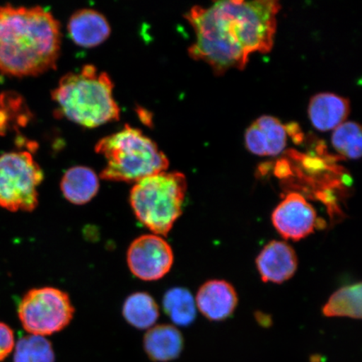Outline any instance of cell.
<instances>
[{
  "label": "cell",
  "instance_id": "6da1fadb",
  "mask_svg": "<svg viewBox=\"0 0 362 362\" xmlns=\"http://www.w3.org/2000/svg\"><path fill=\"white\" fill-rule=\"evenodd\" d=\"M280 8L274 0H223L208 8L194 6L185 15L197 36L189 57L207 63L216 74L243 70L251 54L273 48Z\"/></svg>",
  "mask_w": 362,
  "mask_h": 362
},
{
  "label": "cell",
  "instance_id": "7c38bea8",
  "mask_svg": "<svg viewBox=\"0 0 362 362\" xmlns=\"http://www.w3.org/2000/svg\"><path fill=\"white\" fill-rule=\"evenodd\" d=\"M238 294L232 284L223 280H211L198 291L196 305L207 319L223 320L233 313L238 305Z\"/></svg>",
  "mask_w": 362,
  "mask_h": 362
},
{
  "label": "cell",
  "instance_id": "5bb4252c",
  "mask_svg": "<svg viewBox=\"0 0 362 362\" xmlns=\"http://www.w3.org/2000/svg\"><path fill=\"white\" fill-rule=\"evenodd\" d=\"M347 98L334 93H320L310 99L309 117L312 125L321 132L334 130L345 123L350 113Z\"/></svg>",
  "mask_w": 362,
  "mask_h": 362
},
{
  "label": "cell",
  "instance_id": "9c48e42d",
  "mask_svg": "<svg viewBox=\"0 0 362 362\" xmlns=\"http://www.w3.org/2000/svg\"><path fill=\"white\" fill-rule=\"evenodd\" d=\"M272 221L284 238L298 241L313 233L316 212L304 197L291 193L276 207Z\"/></svg>",
  "mask_w": 362,
  "mask_h": 362
},
{
  "label": "cell",
  "instance_id": "7402d4cb",
  "mask_svg": "<svg viewBox=\"0 0 362 362\" xmlns=\"http://www.w3.org/2000/svg\"><path fill=\"white\" fill-rule=\"evenodd\" d=\"M23 107V101L19 95L6 93L0 96V134H4L11 127L15 113Z\"/></svg>",
  "mask_w": 362,
  "mask_h": 362
},
{
  "label": "cell",
  "instance_id": "52a82bcc",
  "mask_svg": "<svg viewBox=\"0 0 362 362\" xmlns=\"http://www.w3.org/2000/svg\"><path fill=\"white\" fill-rule=\"evenodd\" d=\"M74 311L66 292L43 287L31 289L23 297L18 315L27 332L45 337L65 329L74 318Z\"/></svg>",
  "mask_w": 362,
  "mask_h": 362
},
{
  "label": "cell",
  "instance_id": "d6986e66",
  "mask_svg": "<svg viewBox=\"0 0 362 362\" xmlns=\"http://www.w3.org/2000/svg\"><path fill=\"white\" fill-rule=\"evenodd\" d=\"M163 306L167 315L180 327H187L197 316V305L187 289L175 288L165 293Z\"/></svg>",
  "mask_w": 362,
  "mask_h": 362
},
{
  "label": "cell",
  "instance_id": "ba28073f",
  "mask_svg": "<svg viewBox=\"0 0 362 362\" xmlns=\"http://www.w3.org/2000/svg\"><path fill=\"white\" fill-rule=\"evenodd\" d=\"M127 261L135 277L144 281H156L169 273L173 265L174 253L162 237L144 235L131 243Z\"/></svg>",
  "mask_w": 362,
  "mask_h": 362
},
{
  "label": "cell",
  "instance_id": "7a4b0ae2",
  "mask_svg": "<svg viewBox=\"0 0 362 362\" xmlns=\"http://www.w3.org/2000/svg\"><path fill=\"white\" fill-rule=\"evenodd\" d=\"M60 23L40 6H0V71L18 78L56 68L60 57Z\"/></svg>",
  "mask_w": 362,
  "mask_h": 362
},
{
  "label": "cell",
  "instance_id": "603a6c76",
  "mask_svg": "<svg viewBox=\"0 0 362 362\" xmlns=\"http://www.w3.org/2000/svg\"><path fill=\"white\" fill-rule=\"evenodd\" d=\"M15 334L6 324L0 322V361L11 354L15 348Z\"/></svg>",
  "mask_w": 362,
  "mask_h": 362
},
{
  "label": "cell",
  "instance_id": "4fadbf2b",
  "mask_svg": "<svg viewBox=\"0 0 362 362\" xmlns=\"http://www.w3.org/2000/svg\"><path fill=\"white\" fill-rule=\"evenodd\" d=\"M68 33L79 47H98L110 37L111 27L106 17L92 8H81L74 13L67 25Z\"/></svg>",
  "mask_w": 362,
  "mask_h": 362
},
{
  "label": "cell",
  "instance_id": "30bf717a",
  "mask_svg": "<svg viewBox=\"0 0 362 362\" xmlns=\"http://www.w3.org/2000/svg\"><path fill=\"white\" fill-rule=\"evenodd\" d=\"M287 128L274 117L261 116L248 127L245 144L249 151L259 156H275L287 144Z\"/></svg>",
  "mask_w": 362,
  "mask_h": 362
},
{
  "label": "cell",
  "instance_id": "ac0fdd59",
  "mask_svg": "<svg viewBox=\"0 0 362 362\" xmlns=\"http://www.w3.org/2000/svg\"><path fill=\"white\" fill-rule=\"evenodd\" d=\"M327 317L361 318V284H353L339 289L323 308Z\"/></svg>",
  "mask_w": 362,
  "mask_h": 362
},
{
  "label": "cell",
  "instance_id": "44dd1931",
  "mask_svg": "<svg viewBox=\"0 0 362 362\" xmlns=\"http://www.w3.org/2000/svg\"><path fill=\"white\" fill-rule=\"evenodd\" d=\"M15 348L13 362H55L52 344L44 337L30 334L21 338Z\"/></svg>",
  "mask_w": 362,
  "mask_h": 362
},
{
  "label": "cell",
  "instance_id": "277c9868",
  "mask_svg": "<svg viewBox=\"0 0 362 362\" xmlns=\"http://www.w3.org/2000/svg\"><path fill=\"white\" fill-rule=\"evenodd\" d=\"M95 151L106 158L101 178L134 182L166 171L168 158L141 130L128 124L119 132L106 136L95 146Z\"/></svg>",
  "mask_w": 362,
  "mask_h": 362
},
{
  "label": "cell",
  "instance_id": "2e32d148",
  "mask_svg": "<svg viewBox=\"0 0 362 362\" xmlns=\"http://www.w3.org/2000/svg\"><path fill=\"white\" fill-rule=\"evenodd\" d=\"M61 189L68 202L75 205H84L98 194L99 180L96 173L88 167H71L63 175Z\"/></svg>",
  "mask_w": 362,
  "mask_h": 362
},
{
  "label": "cell",
  "instance_id": "ffe728a7",
  "mask_svg": "<svg viewBox=\"0 0 362 362\" xmlns=\"http://www.w3.org/2000/svg\"><path fill=\"white\" fill-rule=\"evenodd\" d=\"M361 127L355 122H345L334 129L332 144L334 149L349 160H358L362 152Z\"/></svg>",
  "mask_w": 362,
  "mask_h": 362
},
{
  "label": "cell",
  "instance_id": "5b68a950",
  "mask_svg": "<svg viewBox=\"0 0 362 362\" xmlns=\"http://www.w3.org/2000/svg\"><path fill=\"white\" fill-rule=\"evenodd\" d=\"M187 178L180 172H161L135 183L130 205L137 219L153 234L166 236L182 214Z\"/></svg>",
  "mask_w": 362,
  "mask_h": 362
},
{
  "label": "cell",
  "instance_id": "8992f818",
  "mask_svg": "<svg viewBox=\"0 0 362 362\" xmlns=\"http://www.w3.org/2000/svg\"><path fill=\"white\" fill-rule=\"evenodd\" d=\"M44 174L29 152H11L0 156V207L33 211L38 205L39 185Z\"/></svg>",
  "mask_w": 362,
  "mask_h": 362
},
{
  "label": "cell",
  "instance_id": "8fae6325",
  "mask_svg": "<svg viewBox=\"0 0 362 362\" xmlns=\"http://www.w3.org/2000/svg\"><path fill=\"white\" fill-rule=\"evenodd\" d=\"M257 267L264 282L287 281L298 268L296 253L286 243L271 242L257 257Z\"/></svg>",
  "mask_w": 362,
  "mask_h": 362
},
{
  "label": "cell",
  "instance_id": "3957f363",
  "mask_svg": "<svg viewBox=\"0 0 362 362\" xmlns=\"http://www.w3.org/2000/svg\"><path fill=\"white\" fill-rule=\"evenodd\" d=\"M113 88L110 75L86 65L80 71L63 76L52 97L59 116L86 128H96L119 120Z\"/></svg>",
  "mask_w": 362,
  "mask_h": 362
},
{
  "label": "cell",
  "instance_id": "e0dca14e",
  "mask_svg": "<svg viewBox=\"0 0 362 362\" xmlns=\"http://www.w3.org/2000/svg\"><path fill=\"white\" fill-rule=\"evenodd\" d=\"M123 315L127 322L139 329L152 328L160 311L153 298L146 293H135L127 298L123 307Z\"/></svg>",
  "mask_w": 362,
  "mask_h": 362
},
{
  "label": "cell",
  "instance_id": "9a60e30c",
  "mask_svg": "<svg viewBox=\"0 0 362 362\" xmlns=\"http://www.w3.org/2000/svg\"><path fill=\"white\" fill-rule=\"evenodd\" d=\"M144 351L153 361H173L181 354L184 339L180 330L170 325H160L152 327L144 339Z\"/></svg>",
  "mask_w": 362,
  "mask_h": 362
}]
</instances>
